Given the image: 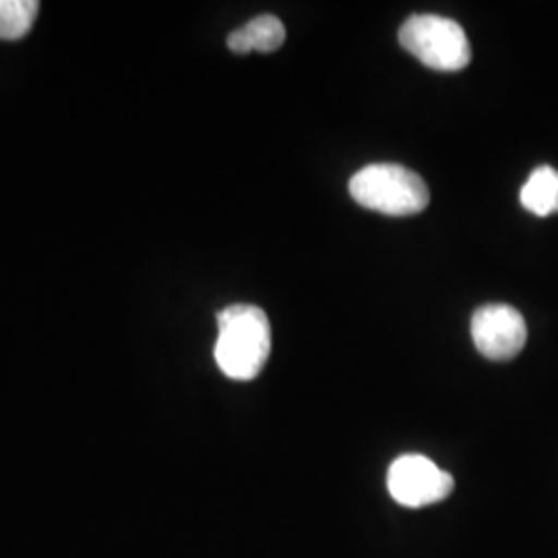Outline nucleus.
I'll list each match as a JSON object with an SVG mask.
<instances>
[{
	"label": "nucleus",
	"mask_w": 558,
	"mask_h": 558,
	"mask_svg": "<svg viewBox=\"0 0 558 558\" xmlns=\"http://www.w3.org/2000/svg\"><path fill=\"white\" fill-rule=\"evenodd\" d=\"M286 41V27L276 15H259L228 36V48L234 54L276 52Z\"/></svg>",
	"instance_id": "6"
},
{
	"label": "nucleus",
	"mask_w": 558,
	"mask_h": 558,
	"mask_svg": "<svg viewBox=\"0 0 558 558\" xmlns=\"http://www.w3.org/2000/svg\"><path fill=\"white\" fill-rule=\"evenodd\" d=\"M40 2L36 0H0V40L25 38L38 17Z\"/></svg>",
	"instance_id": "8"
},
{
	"label": "nucleus",
	"mask_w": 558,
	"mask_h": 558,
	"mask_svg": "<svg viewBox=\"0 0 558 558\" xmlns=\"http://www.w3.org/2000/svg\"><path fill=\"white\" fill-rule=\"evenodd\" d=\"M399 44L440 73H456L470 64L472 48L458 21L440 15H414L399 29Z\"/></svg>",
	"instance_id": "3"
},
{
	"label": "nucleus",
	"mask_w": 558,
	"mask_h": 558,
	"mask_svg": "<svg viewBox=\"0 0 558 558\" xmlns=\"http://www.w3.org/2000/svg\"><path fill=\"white\" fill-rule=\"evenodd\" d=\"M271 354V325L255 304H232L218 315L214 356L228 379L259 377Z\"/></svg>",
	"instance_id": "1"
},
{
	"label": "nucleus",
	"mask_w": 558,
	"mask_h": 558,
	"mask_svg": "<svg viewBox=\"0 0 558 558\" xmlns=\"http://www.w3.org/2000/svg\"><path fill=\"white\" fill-rule=\"evenodd\" d=\"M472 339L484 359H515L527 341L525 319L509 304L480 306L472 317Z\"/></svg>",
	"instance_id": "5"
},
{
	"label": "nucleus",
	"mask_w": 558,
	"mask_h": 558,
	"mask_svg": "<svg viewBox=\"0 0 558 558\" xmlns=\"http://www.w3.org/2000/svg\"><path fill=\"white\" fill-rule=\"evenodd\" d=\"M354 201L385 216H414L426 209L430 193L414 170L399 163H371L350 180Z\"/></svg>",
	"instance_id": "2"
},
{
	"label": "nucleus",
	"mask_w": 558,
	"mask_h": 558,
	"mask_svg": "<svg viewBox=\"0 0 558 558\" xmlns=\"http://www.w3.org/2000/svg\"><path fill=\"white\" fill-rule=\"evenodd\" d=\"M519 201L530 214L538 218L558 214V170L550 166L536 168L521 186Z\"/></svg>",
	"instance_id": "7"
},
{
	"label": "nucleus",
	"mask_w": 558,
	"mask_h": 558,
	"mask_svg": "<svg viewBox=\"0 0 558 558\" xmlns=\"http://www.w3.org/2000/svg\"><path fill=\"white\" fill-rule=\"evenodd\" d=\"M387 488L391 499L401 507L420 509L451 497L456 480L449 472L440 470L433 459L410 453L391 463Z\"/></svg>",
	"instance_id": "4"
}]
</instances>
